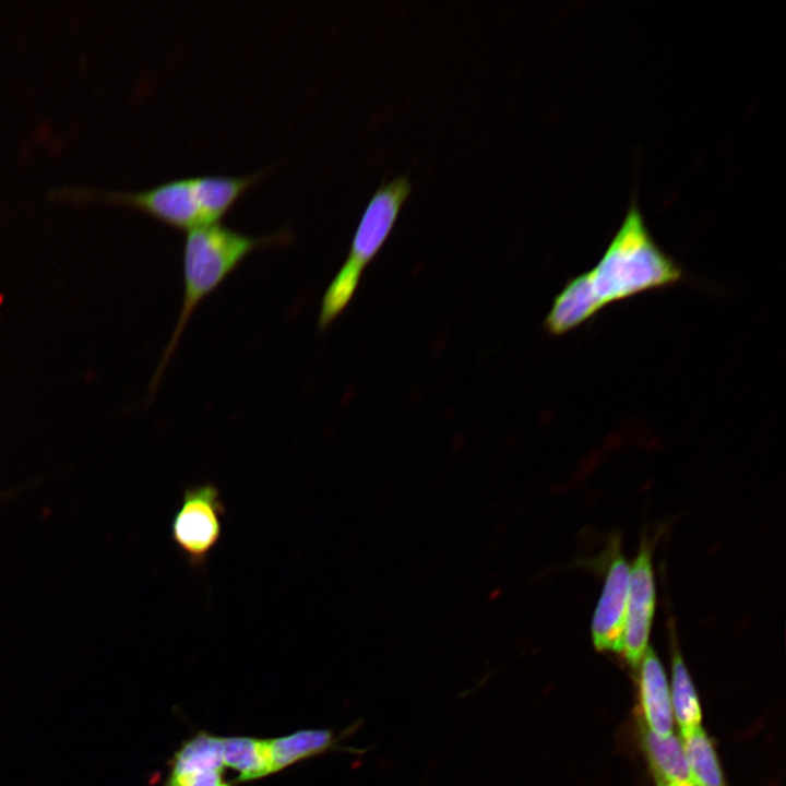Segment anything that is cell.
Here are the masks:
<instances>
[{"label":"cell","instance_id":"cell-12","mask_svg":"<svg viewBox=\"0 0 786 786\" xmlns=\"http://www.w3.org/2000/svg\"><path fill=\"white\" fill-rule=\"evenodd\" d=\"M683 752L698 786H724L713 746L701 726L680 731Z\"/></svg>","mask_w":786,"mask_h":786},{"label":"cell","instance_id":"cell-15","mask_svg":"<svg viewBox=\"0 0 786 786\" xmlns=\"http://www.w3.org/2000/svg\"><path fill=\"white\" fill-rule=\"evenodd\" d=\"M222 772L203 771L171 775L168 786H228L222 783Z\"/></svg>","mask_w":786,"mask_h":786},{"label":"cell","instance_id":"cell-13","mask_svg":"<svg viewBox=\"0 0 786 786\" xmlns=\"http://www.w3.org/2000/svg\"><path fill=\"white\" fill-rule=\"evenodd\" d=\"M223 766V738L199 734L175 754L171 775L203 771L222 772Z\"/></svg>","mask_w":786,"mask_h":786},{"label":"cell","instance_id":"cell-2","mask_svg":"<svg viewBox=\"0 0 786 786\" xmlns=\"http://www.w3.org/2000/svg\"><path fill=\"white\" fill-rule=\"evenodd\" d=\"M264 172L184 177L132 192L63 186L50 190L48 196L58 201L127 206L174 229L189 231L219 223L238 200L262 179Z\"/></svg>","mask_w":786,"mask_h":786},{"label":"cell","instance_id":"cell-10","mask_svg":"<svg viewBox=\"0 0 786 786\" xmlns=\"http://www.w3.org/2000/svg\"><path fill=\"white\" fill-rule=\"evenodd\" d=\"M358 726L357 722L338 737L329 729H309L269 740L273 771L282 770L299 760L336 748L340 739L354 731Z\"/></svg>","mask_w":786,"mask_h":786},{"label":"cell","instance_id":"cell-3","mask_svg":"<svg viewBox=\"0 0 786 786\" xmlns=\"http://www.w3.org/2000/svg\"><path fill=\"white\" fill-rule=\"evenodd\" d=\"M294 235L279 230L250 236L221 223L189 230L182 247V303L177 323L154 373L151 393L157 388L166 366L195 309L254 250L289 243Z\"/></svg>","mask_w":786,"mask_h":786},{"label":"cell","instance_id":"cell-11","mask_svg":"<svg viewBox=\"0 0 786 786\" xmlns=\"http://www.w3.org/2000/svg\"><path fill=\"white\" fill-rule=\"evenodd\" d=\"M224 765L239 772L240 781L262 777L273 773L269 740L248 737L223 738Z\"/></svg>","mask_w":786,"mask_h":786},{"label":"cell","instance_id":"cell-9","mask_svg":"<svg viewBox=\"0 0 786 786\" xmlns=\"http://www.w3.org/2000/svg\"><path fill=\"white\" fill-rule=\"evenodd\" d=\"M643 743L656 786H698L679 737L672 734L662 738L644 726Z\"/></svg>","mask_w":786,"mask_h":786},{"label":"cell","instance_id":"cell-7","mask_svg":"<svg viewBox=\"0 0 786 786\" xmlns=\"http://www.w3.org/2000/svg\"><path fill=\"white\" fill-rule=\"evenodd\" d=\"M605 584L592 621V638L599 651L622 652L629 592L630 567L618 549H612Z\"/></svg>","mask_w":786,"mask_h":786},{"label":"cell","instance_id":"cell-4","mask_svg":"<svg viewBox=\"0 0 786 786\" xmlns=\"http://www.w3.org/2000/svg\"><path fill=\"white\" fill-rule=\"evenodd\" d=\"M413 186L406 176L382 182L359 219L342 266L327 285L320 305L318 329L324 332L347 308L361 275L390 237Z\"/></svg>","mask_w":786,"mask_h":786},{"label":"cell","instance_id":"cell-1","mask_svg":"<svg viewBox=\"0 0 786 786\" xmlns=\"http://www.w3.org/2000/svg\"><path fill=\"white\" fill-rule=\"evenodd\" d=\"M683 277L681 265L660 249L632 204L597 263L569 278L556 295L544 330L564 335L615 302L671 287Z\"/></svg>","mask_w":786,"mask_h":786},{"label":"cell","instance_id":"cell-14","mask_svg":"<svg viewBox=\"0 0 786 786\" xmlns=\"http://www.w3.org/2000/svg\"><path fill=\"white\" fill-rule=\"evenodd\" d=\"M670 700L672 715L678 723L680 731L701 726L702 714L700 704L693 683L679 653H675L672 662V692Z\"/></svg>","mask_w":786,"mask_h":786},{"label":"cell","instance_id":"cell-6","mask_svg":"<svg viewBox=\"0 0 786 786\" xmlns=\"http://www.w3.org/2000/svg\"><path fill=\"white\" fill-rule=\"evenodd\" d=\"M655 583L652 550L647 543L641 545L630 568L626 626L622 654L632 667H638L647 650L654 616Z\"/></svg>","mask_w":786,"mask_h":786},{"label":"cell","instance_id":"cell-5","mask_svg":"<svg viewBox=\"0 0 786 786\" xmlns=\"http://www.w3.org/2000/svg\"><path fill=\"white\" fill-rule=\"evenodd\" d=\"M225 509L218 488L205 483L184 490L170 533L177 549L194 567L209 558L222 535Z\"/></svg>","mask_w":786,"mask_h":786},{"label":"cell","instance_id":"cell-8","mask_svg":"<svg viewBox=\"0 0 786 786\" xmlns=\"http://www.w3.org/2000/svg\"><path fill=\"white\" fill-rule=\"evenodd\" d=\"M640 692L645 728L658 737L672 735L674 715L665 671L648 647L640 663Z\"/></svg>","mask_w":786,"mask_h":786}]
</instances>
